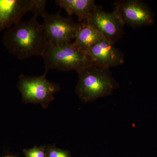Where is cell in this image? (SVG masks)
I'll return each mask as SVG.
<instances>
[{"instance_id":"cell-3","label":"cell","mask_w":157,"mask_h":157,"mask_svg":"<svg viewBox=\"0 0 157 157\" xmlns=\"http://www.w3.org/2000/svg\"><path fill=\"white\" fill-rule=\"evenodd\" d=\"M45 70L77 72L91 64L87 54L72 42L58 45L48 44L42 56Z\"/></svg>"},{"instance_id":"cell-12","label":"cell","mask_w":157,"mask_h":157,"mask_svg":"<svg viewBox=\"0 0 157 157\" xmlns=\"http://www.w3.org/2000/svg\"><path fill=\"white\" fill-rule=\"evenodd\" d=\"M46 157H71L68 150L57 148L53 145L45 146Z\"/></svg>"},{"instance_id":"cell-13","label":"cell","mask_w":157,"mask_h":157,"mask_svg":"<svg viewBox=\"0 0 157 157\" xmlns=\"http://www.w3.org/2000/svg\"><path fill=\"white\" fill-rule=\"evenodd\" d=\"M23 153L25 157H46L45 146H36L32 148L25 149Z\"/></svg>"},{"instance_id":"cell-10","label":"cell","mask_w":157,"mask_h":157,"mask_svg":"<svg viewBox=\"0 0 157 157\" xmlns=\"http://www.w3.org/2000/svg\"><path fill=\"white\" fill-rule=\"evenodd\" d=\"M104 39L96 28L87 20L78 23V27L73 42L76 47L87 53L93 45Z\"/></svg>"},{"instance_id":"cell-7","label":"cell","mask_w":157,"mask_h":157,"mask_svg":"<svg viewBox=\"0 0 157 157\" xmlns=\"http://www.w3.org/2000/svg\"><path fill=\"white\" fill-rule=\"evenodd\" d=\"M113 10L124 22L133 29L151 24L153 16L149 9L138 0H121L114 3Z\"/></svg>"},{"instance_id":"cell-11","label":"cell","mask_w":157,"mask_h":157,"mask_svg":"<svg viewBox=\"0 0 157 157\" xmlns=\"http://www.w3.org/2000/svg\"><path fill=\"white\" fill-rule=\"evenodd\" d=\"M55 2L69 15H75L78 22L87 20L98 7L94 0H56Z\"/></svg>"},{"instance_id":"cell-8","label":"cell","mask_w":157,"mask_h":157,"mask_svg":"<svg viewBox=\"0 0 157 157\" xmlns=\"http://www.w3.org/2000/svg\"><path fill=\"white\" fill-rule=\"evenodd\" d=\"M86 20L113 44H115L122 36L124 24L114 10L106 12L101 6H98Z\"/></svg>"},{"instance_id":"cell-4","label":"cell","mask_w":157,"mask_h":157,"mask_svg":"<svg viewBox=\"0 0 157 157\" xmlns=\"http://www.w3.org/2000/svg\"><path fill=\"white\" fill-rule=\"evenodd\" d=\"M48 71L45 70L40 76L20 75L17 87L25 103L40 104L43 108H46L54 100V94L58 91L59 87L46 78Z\"/></svg>"},{"instance_id":"cell-6","label":"cell","mask_w":157,"mask_h":157,"mask_svg":"<svg viewBox=\"0 0 157 157\" xmlns=\"http://www.w3.org/2000/svg\"><path fill=\"white\" fill-rule=\"evenodd\" d=\"M60 11L50 14L47 12L42 16L43 18V28L48 44L60 45L71 42L75 39L78 23L74 22L70 17H64Z\"/></svg>"},{"instance_id":"cell-5","label":"cell","mask_w":157,"mask_h":157,"mask_svg":"<svg viewBox=\"0 0 157 157\" xmlns=\"http://www.w3.org/2000/svg\"><path fill=\"white\" fill-rule=\"evenodd\" d=\"M45 0H0V33L21 21L32 11L37 17L46 12Z\"/></svg>"},{"instance_id":"cell-2","label":"cell","mask_w":157,"mask_h":157,"mask_svg":"<svg viewBox=\"0 0 157 157\" xmlns=\"http://www.w3.org/2000/svg\"><path fill=\"white\" fill-rule=\"evenodd\" d=\"M77 73L76 93L85 104L110 95L119 86L109 68L91 64Z\"/></svg>"},{"instance_id":"cell-14","label":"cell","mask_w":157,"mask_h":157,"mask_svg":"<svg viewBox=\"0 0 157 157\" xmlns=\"http://www.w3.org/2000/svg\"><path fill=\"white\" fill-rule=\"evenodd\" d=\"M6 157H15L14 156H6Z\"/></svg>"},{"instance_id":"cell-9","label":"cell","mask_w":157,"mask_h":157,"mask_svg":"<svg viewBox=\"0 0 157 157\" xmlns=\"http://www.w3.org/2000/svg\"><path fill=\"white\" fill-rule=\"evenodd\" d=\"M86 54L92 64L109 69L123 64L125 62L123 52L105 38L93 45Z\"/></svg>"},{"instance_id":"cell-1","label":"cell","mask_w":157,"mask_h":157,"mask_svg":"<svg viewBox=\"0 0 157 157\" xmlns=\"http://www.w3.org/2000/svg\"><path fill=\"white\" fill-rule=\"evenodd\" d=\"M33 15L7 29L3 35V45L9 53L20 59L42 56L48 44L42 24Z\"/></svg>"}]
</instances>
